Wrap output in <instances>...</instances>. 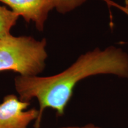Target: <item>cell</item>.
<instances>
[{
	"mask_svg": "<svg viewBox=\"0 0 128 128\" xmlns=\"http://www.w3.org/2000/svg\"><path fill=\"white\" fill-rule=\"evenodd\" d=\"M113 74L128 77V56L119 49H99L81 55L62 72L49 76H16L14 85L21 101L29 102L36 98L39 103V116L35 128H40L43 112L46 108L64 114L77 83L90 76Z\"/></svg>",
	"mask_w": 128,
	"mask_h": 128,
	"instance_id": "1",
	"label": "cell"
},
{
	"mask_svg": "<svg viewBox=\"0 0 128 128\" xmlns=\"http://www.w3.org/2000/svg\"><path fill=\"white\" fill-rule=\"evenodd\" d=\"M46 40L30 36H9L0 39V72L11 71L20 76H36L44 71L48 57Z\"/></svg>",
	"mask_w": 128,
	"mask_h": 128,
	"instance_id": "2",
	"label": "cell"
},
{
	"mask_svg": "<svg viewBox=\"0 0 128 128\" xmlns=\"http://www.w3.org/2000/svg\"><path fill=\"white\" fill-rule=\"evenodd\" d=\"M29 106L30 102H22L14 94L5 96L0 104V128H28L39 116L35 108L24 111Z\"/></svg>",
	"mask_w": 128,
	"mask_h": 128,
	"instance_id": "3",
	"label": "cell"
},
{
	"mask_svg": "<svg viewBox=\"0 0 128 128\" xmlns=\"http://www.w3.org/2000/svg\"><path fill=\"white\" fill-rule=\"evenodd\" d=\"M27 23H34L37 29L44 30L49 12L54 8V0H0Z\"/></svg>",
	"mask_w": 128,
	"mask_h": 128,
	"instance_id": "4",
	"label": "cell"
},
{
	"mask_svg": "<svg viewBox=\"0 0 128 128\" xmlns=\"http://www.w3.org/2000/svg\"><path fill=\"white\" fill-rule=\"evenodd\" d=\"M19 16L11 10L0 6V39L10 35V30L16 25Z\"/></svg>",
	"mask_w": 128,
	"mask_h": 128,
	"instance_id": "5",
	"label": "cell"
},
{
	"mask_svg": "<svg viewBox=\"0 0 128 128\" xmlns=\"http://www.w3.org/2000/svg\"><path fill=\"white\" fill-rule=\"evenodd\" d=\"M87 0H54V8L60 13H67L81 6ZM104 1L110 5L118 6L116 4H113L110 0Z\"/></svg>",
	"mask_w": 128,
	"mask_h": 128,
	"instance_id": "6",
	"label": "cell"
},
{
	"mask_svg": "<svg viewBox=\"0 0 128 128\" xmlns=\"http://www.w3.org/2000/svg\"><path fill=\"white\" fill-rule=\"evenodd\" d=\"M100 128L98 127L92 125V124H88L87 126H83V127H76V126H70V127H64V128Z\"/></svg>",
	"mask_w": 128,
	"mask_h": 128,
	"instance_id": "7",
	"label": "cell"
}]
</instances>
